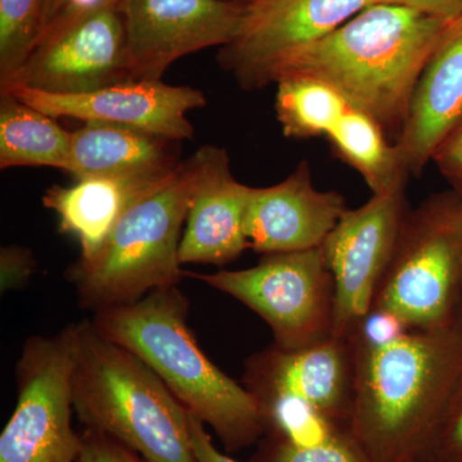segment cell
Instances as JSON below:
<instances>
[{
  "label": "cell",
  "instance_id": "cell-1",
  "mask_svg": "<svg viewBox=\"0 0 462 462\" xmlns=\"http://www.w3.org/2000/svg\"><path fill=\"white\" fill-rule=\"evenodd\" d=\"M351 339L356 383L349 433L373 462L420 461L462 372L460 325L407 330L383 345Z\"/></svg>",
  "mask_w": 462,
  "mask_h": 462
},
{
  "label": "cell",
  "instance_id": "cell-2",
  "mask_svg": "<svg viewBox=\"0 0 462 462\" xmlns=\"http://www.w3.org/2000/svg\"><path fill=\"white\" fill-rule=\"evenodd\" d=\"M449 21L402 5L376 3L297 51L276 71L311 76L336 88L384 132L402 130L413 91Z\"/></svg>",
  "mask_w": 462,
  "mask_h": 462
},
{
  "label": "cell",
  "instance_id": "cell-3",
  "mask_svg": "<svg viewBox=\"0 0 462 462\" xmlns=\"http://www.w3.org/2000/svg\"><path fill=\"white\" fill-rule=\"evenodd\" d=\"M189 300L179 287L94 312L93 327L160 376L191 415L212 428L227 454L260 443L264 422L254 393L216 366L188 325Z\"/></svg>",
  "mask_w": 462,
  "mask_h": 462
},
{
  "label": "cell",
  "instance_id": "cell-4",
  "mask_svg": "<svg viewBox=\"0 0 462 462\" xmlns=\"http://www.w3.org/2000/svg\"><path fill=\"white\" fill-rule=\"evenodd\" d=\"M72 384L76 415L88 430L145 462H199L188 410L141 357L105 338L90 320L78 324Z\"/></svg>",
  "mask_w": 462,
  "mask_h": 462
},
{
  "label": "cell",
  "instance_id": "cell-5",
  "mask_svg": "<svg viewBox=\"0 0 462 462\" xmlns=\"http://www.w3.org/2000/svg\"><path fill=\"white\" fill-rule=\"evenodd\" d=\"M193 182L188 158L127 207L93 257L79 258L69 267L67 279L75 285L83 309L98 312L180 284L185 272L179 249Z\"/></svg>",
  "mask_w": 462,
  "mask_h": 462
},
{
  "label": "cell",
  "instance_id": "cell-6",
  "mask_svg": "<svg viewBox=\"0 0 462 462\" xmlns=\"http://www.w3.org/2000/svg\"><path fill=\"white\" fill-rule=\"evenodd\" d=\"M461 303L462 196L442 191L407 212L373 309L430 331L458 325Z\"/></svg>",
  "mask_w": 462,
  "mask_h": 462
},
{
  "label": "cell",
  "instance_id": "cell-7",
  "mask_svg": "<svg viewBox=\"0 0 462 462\" xmlns=\"http://www.w3.org/2000/svg\"><path fill=\"white\" fill-rule=\"evenodd\" d=\"M78 324L26 340L16 365L17 404L0 436V462H79L72 428Z\"/></svg>",
  "mask_w": 462,
  "mask_h": 462
},
{
  "label": "cell",
  "instance_id": "cell-8",
  "mask_svg": "<svg viewBox=\"0 0 462 462\" xmlns=\"http://www.w3.org/2000/svg\"><path fill=\"white\" fill-rule=\"evenodd\" d=\"M185 276L256 312L281 348H302L334 336V282L321 247L263 254L249 269L185 272Z\"/></svg>",
  "mask_w": 462,
  "mask_h": 462
},
{
  "label": "cell",
  "instance_id": "cell-9",
  "mask_svg": "<svg viewBox=\"0 0 462 462\" xmlns=\"http://www.w3.org/2000/svg\"><path fill=\"white\" fill-rule=\"evenodd\" d=\"M132 80L123 14L109 0L54 20L8 89L72 96Z\"/></svg>",
  "mask_w": 462,
  "mask_h": 462
},
{
  "label": "cell",
  "instance_id": "cell-10",
  "mask_svg": "<svg viewBox=\"0 0 462 462\" xmlns=\"http://www.w3.org/2000/svg\"><path fill=\"white\" fill-rule=\"evenodd\" d=\"M406 187L346 209L321 245L334 282V336L348 337L373 310L409 212Z\"/></svg>",
  "mask_w": 462,
  "mask_h": 462
},
{
  "label": "cell",
  "instance_id": "cell-11",
  "mask_svg": "<svg viewBox=\"0 0 462 462\" xmlns=\"http://www.w3.org/2000/svg\"><path fill=\"white\" fill-rule=\"evenodd\" d=\"M380 0H252L217 63L245 90L275 80L279 67Z\"/></svg>",
  "mask_w": 462,
  "mask_h": 462
},
{
  "label": "cell",
  "instance_id": "cell-12",
  "mask_svg": "<svg viewBox=\"0 0 462 462\" xmlns=\"http://www.w3.org/2000/svg\"><path fill=\"white\" fill-rule=\"evenodd\" d=\"M133 80H162L180 58L230 44L245 5L234 0H118Z\"/></svg>",
  "mask_w": 462,
  "mask_h": 462
},
{
  "label": "cell",
  "instance_id": "cell-13",
  "mask_svg": "<svg viewBox=\"0 0 462 462\" xmlns=\"http://www.w3.org/2000/svg\"><path fill=\"white\" fill-rule=\"evenodd\" d=\"M5 91L51 117L126 127L176 142L194 138V127L187 114L207 105L202 90L167 85L162 80L125 81L93 93L72 96L23 87L0 93Z\"/></svg>",
  "mask_w": 462,
  "mask_h": 462
},
{
  "label": "cell",
  "instance_id": "cell-14",
  "mask_svg": "<svg viewBox=\"0 0 462 462\" xmlns=\"http://www.w3.org/2000/svg\"><path fill=\"white\" fill-rule=\"evenodd\" d=\"M245 366V387L257 401L296 398L334 424L348 428L356 383L351 337L331 336L297 349L273 345L251 356Z\"/></svg>",
  "mask_w": 462,
  "mask_h": 462
},
{
  "label": "cell",
  "instance_id": "cell-15",
  "mask_svg": "<svg viewBox=\"0 0 462 462\" xmlns=\"http://www.w3.org/2000/svg\"><path fill=\"white\" fill-rule=\"evenodd\" d=\"M346 209L342 194L316 189L309 163L300 162L278 184L249 189V248L263 254L320 248Z\"/></svg>",
  "mask_w": 462,
  "mask_h": 462
},
{
  "label": "cell",
  "instance_id": "cell-16",
  "mask_svg": "<svg viewBox=\"0 0 462 462\" xmlns=\"http://www.w3.org/2000/svg\"><path fill=\"white\" fill-rule=\"evenodd\" d=\"M189 158L193 193L179 258L181 264L224 266L249 248L245 208L251 187L236 180L224 148L203 145Z\"/></svg>",
  "mask_w": 462,
  "mask_h": 462
},
{
  "label": "cell",
  "instance_id": "cell-17",
  "mask_svg": "<svg viewBox=\"0 0 462 462\" xmlns=\"http://www.w3.org/2000/svg\"><path fill=\"white\" fill-rule=\"evenodd\" d=\"M462 123V14L449 21L422 69L394 147L409 176L420 175Z\"/></svg>",
  "mask_w": 462,
  "mask_h": 462
},
{
  "label": "cell",
  "instance_id": "cell-18",
  "mask_svg": "<svg viewBox=\"0 0 462 462\" xmlns=\"http://www.w3.org/2000/svg\"><path fill=\"white\" fill-rule=\"evenodd\" d=\"M180 143L126 127L84 124L71 132L67 173L75 180L162 181L182 162Z\"/></svg>",
  "mask_w": 462,
  "mask_h": 462
},
{
  "label": "cell",
  "instance_id": "cell-19",
  "mask_svg": "<svg viewBox=\"0 0 462 462\" xmlns=\"http://www.w3.org/2000/svg\"><path fill=\"white\" fill-rule=\"evenodd\" d=\"M160 182L84 179L71 187L53 185L42 196V205L60 217V233L78 240L80 260H89L102 247L127 207Z\"/></svg>",
  "mask_w": 462,
  "mask_h": 462
},
{
  "label": "cell",
  "instance_id": "cell-20",
  "mask_svg": "<svg viewBox=\"0 0 462 462\" xmlns=\"http://www.w3.org/2000/svg\"><path fill=\"white\" fill-rule=\"evenodd\" d=\"M71 132L56 118L0 93V169L53 167L69 171Z\"/></svg>",
  "mask_w": 462,
  "mask_h": 462
},
{
  "label": "cell",
  "instance_id": "cell-21",
  "mask_svg": "<svg viewBox=\"0 0 462 462\" xmlns=\"http://www.w3.org/2000/svg\"><path fill=\"white\" fill-rule=\"evenodd\" d=\"M327 138L374 194L407 185L410 176L401 165L396 147L389 144L384 129L372 116L351 106Z\"/></svg>",
  "mask_w": 462,
  "mask_h": 462
},
{
  "label": "cell",
  "instance_id": "cell-22",
  "mask_svg": "<svg viewBox=\"0 0 462 462\" xmlns=\"http://www.w3.org/2000/svg\"><path fill=\"white\" fill-rule=\"evenodd\" d=\"M276 87V118L287 138L328 136L351 107L336 88L311 76H287Z\"/></svg>",
  "mask_w": 462,
  "mask_h": 462
},
{
  "label": "cell",
  "instance_id": "cell-23",
  "mask_svg": "<svg viewBox=\"0 0 462 462\" xmlns=\"http://www.w3.org/2000/svg\"><path fill=\"white\" fill-rule=\"evenodd\" d=\"M44 27V0H0V90L14 85Z\"/></svg>",
  "mask_w": 462,
  "mask_h": 462
},
{
  "label": "cell",
  "instance_id": "cell-24",
  "mask_svg": "<svg viewBox=\"0 0 462 462\" xmlns=\"http://www.w3.org/2000/svg\"><path fill=\"white\" fill-rule=\"evenodd\" d=\"M258 445L254 462H373L346 428L311 446L273 436H264Z\"/></svg>",
  "mask_w": 462,
  "mask_h": 462
},
{
  "label": "cell",
  "instance_id": "cell-25",
  "mask_svg": "<svg viewBox=\"0 0 462 462\" xmlns=\"http://www.w3.org/2000/svg\"><path fill=\"white\" fill-rule=\"evenodd\" d=\"M418 462H462V372L430 445Z\"/></svg>",
  "mask_w": 462,
  "mask_h": 462
},
{
  "label": "cell",
  "instance_id": "cell-26",
  "mask_svg": "<svg viewBox=\"0 0 462 462\" xmlns=\"http://www.w3.org/2000/svg\"><path fill=\"white\" fill-rule=\"evenodd\" d=\"M36 261L32 251L20 245H7L0 251V288L2 293L25 287L33 272Z\"/></svg>",
  "mask_w": 462,
  "mask_h": 462
},
{
  "label": "cell",
  "instance_id": "cell-27",
  "mask_svg": "<svg viewBox=\"0 0 462 462\" xmlns=\"http://www.w3.org/2000/svg\"><path fill=\"white\" fill-rule=\"evenodd\" d=\"M79 462H145L126 446L100 431L85 428Z\"/></svg>",
  "mask_w": 462,
  "mask_h": 462
},
{
  "label": "cell",
  "instance_id": "cell-28",
  "mask_svg": "<svg viewBox=\"0 0 462 462\" xmlns=\"http://www.w3.org/2000/svg\"><path fill=\"white\" fill-rule=\"evenodd\" d=\"M431 161L451 185L452 190L462 196V123L447 136Z\"/></svg>",
  "mask_w": 462,
  "mask_h": 462
},
{
  "label": "cell",
  "instance_id": "cell-29",
  "mask_svg": "<svg viewBox=\"0 0 462 462\" xmlns=\"http://www.w3.org/2000/svg\"><path fill=\"white\" fill-rule=\"evenodd\" d=\"M191 446L199 462H239L221 452L207 433L206 425L189 413Z\"/></svg>",
  "mask_w": 462,
  "mask_h": 462
},
{
  "label": "cell",
  "instance_id": "cell-30",
  "mask_svg": "<svg viewBox=\"0 0 462 462\" xmlns=\"http://www.w3.org/2000/svg\"><path fill=\"white\" fill-rule=\"evenodd\" d=\"M389 5H402L430 16L455 20L462 14V0H380Z\"/></svg>",
  "mask_w": 462,
  "mask_h": 462
},
{
  "label": "cell",
  "instance_id": "cell-31",
  "mask_svg": "<svg viewBox=\"0 0 462 462\" xmlns=\"http://www.w3.org/2000/svg\"><path fill=\"white\" fill-rule=\"evenodd\" d=\"M105 2H109V0H44V27H42V32L62 14Z\"/></svg>",
  "mask_w": 462,
  "mask_h": 462
},
{
  "label": "cell",
  "instance_id": "cell-32",
  "mask_svg": "<svg viewBox=\"0 0 462 462\" xmlns=\"http://www.w3.org/2000/svg\"><path fill=\"white\" fill-rule=\"evenodd\" d=\"M458 325H460V328L462 329V303H461L460 314H458Z\"/></svg>",
  "mask_w": 462,
  "mask_h": 462
},
{
  "label": "cell",
  "instance_id": "cell-33",
  "mask_svg": "<svg viewBox=\"0 0 462 462\" xmlns=\"http://www.w3.org/2000/svg\"><path fill=\"white\" fill-rule=\"evenodd\" d=\"M234 2H238V3H242V5H247L248 3H251L252 0H234Z\"/></svg>",
  "mask_w": 462,
  "mask_h": 462
},
{
  "label": "cell",
  "instance_id": "cell-34",
  "mask_svg": "<svg viewBox=\"0 0 462 462\" xmlns=\"http://www.w3.org/2000/svg\"><path fill=\"white\" fill-rule=\"evenodd\" d=\"M416 462H418V461H416Z\"/></svg>",
  "mask_w": 462,
  "mask_h": 462
}]
</instances>
